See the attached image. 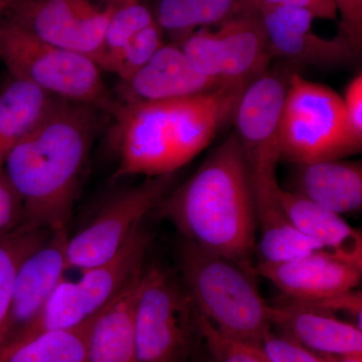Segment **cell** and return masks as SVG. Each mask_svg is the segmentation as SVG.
Listing matches in <instances>:
<instances>
[{"label": "cell", "instance_id": "obj_1", "mask_svg": "<svg viewBox=\"0 0 362 362\" xmlns=\"http://www.w3.org/2000/svg\"><path fill=\"white\" fill-rule=\"evenodd\" d=\"M103 115L89 105L57 98L7 154L2 169L23 204V223L47 232L66 230Z\"/></svg>", "mask_w": 362, "mask_h": 362}, {"label": "cell", "instance_id": "obj_2", "mask_svg": "<svg viewBox=\"0 0 362 362\" xmlns=\"http://www.w3.org/2000/svg\"><path fill=\"white\" fill-rule=\"evenodd\" d=\"M156 209L185 240L254 271L256 199L235 133Z\"/></svg>", "mask_w": 362, "mask_h": 362}, {"label": "cell", "instance_id": "obj_3", "mask_svg": "<svg viewBox=\"0 0 362 362\" xmlns=\"http://www.w3.org/2000/svg\"><path fill=\"white\" fill-rule=\"evenodd\" d=\"M178 261L197 314L225 337L259 346L271 331V305L259 294L254 271L185 240Z\"/></svg>", "mask_w": 362, "mask_h": 362}, {"label": "cell", "instance_id": "obj_4", "mask_svg": "<svg viewBox=\"0 0 362 362\" xmlns=\"http://www.w3.org/2000/svg\"><path fill=\"white\" fill-rule=\"evenodd\" d=\"M114 121L115 178L175 173L202 151L194 96L123 105Z\"/></svg>", "mask_w": 362, "mask_h": 362}, {"label": "cell", "instance_id": "obj_5", "mask_svg": "<svg viewBox=\"0 0 362 362\" xmlns=\"http://www.w3.org/2000/svg\"><path fill=\"white\" fill-rule=\"evenodd\" d=\"M0 59L8 75L28 81L52 97L89 105L112 120L122 110L94 59L49 44L7 18H0Z\"/></svg>", "mask_w": 362, "mask_h": 362}, {"label": "cell", "instance_id": "obj_6", "mask_svg": "<svg viewBox=\"0 0 362 362\" xmlns=\"http://www.w3.org/2000/svg\"><path fill=\"white\" fill-rule=\"evenodd\" d=\"M281 160L293 165L361 151L347 125L342 97L329 87L289 76L280 125Z\"/></svg>", "mask_w": 362, "mask_h": 362}, {"label": "cell", "instance_id": "obj_7", "mask_svg": "<svg viewBox=\"0 0 362 362\" xmlns=\"http://www.w3.org/2000/svg\"><path fill=\"white\" fill-rule=\"evenodd\" d=\"M288 82L289 77L269 68L247 86L233 114L235 133L254 188L258 220L281 209L277 170Z\"/></svg>", "mask_w": 362, "mask_h": 362}, {"label": "cell", "instance_id": "obj_8", "mask_svg": "<svg viewBox=\"0 0 362 362\" xmlns=\"http://www.w3.org/2000/svg\"><path fill=\"white\" fill-rule=\"evenodd\" d=\"M197 312L180 277L158 265L143 267L134 306L136 362H185Z\"/></svg>", "mask_w": 362, "mask_h": 362}, {"label": "cell", "instance_id": "obj_9", "mask_svg": "<svg viewBox=\"0 0 362 362\" xmlns=\"http://www.w3.org/2000/svg\"><path fill=\"white\" fill-rule=\"evenodd\" d=\"M175 180V173L150 176L112 194L87 225L69 235V269L84 271L111 259L170 192Z\"/></svg>", "mask_w": 362, "mask_h": 362}, {"label": "cell", "instance_id": "obj_10", "mask_svg": "<svg viewBox=\"0 0 362 362\" xmlns=\"http://www.w3.org/2000/svg\"><path fill=\"white\" fill-rule=\"evenodd\" d=\"M112 0H23L7 20L40 40L98 61Z\"/></svg>", "mask_w": 362, "mask_h": 362}, {"label": "cell", "instance_id": "obj_11", "mask_svg": "<svg viewBox=\"0 0 362 362\" xmlns=\"http://www.w3.org/2000/svg\"><path fill=\"white\" fill-rule=\"evenodd\" d=\"M68 240L66 228L49 233L21 262L14 279L0 356L11 349L35 322L52 292L65 279V272L69 270Z\"/></svg>", "mask_w": 362, "mask_h": 362}, {"label": "cell", "instance_id": "obj_12", "mask_svg": "<svg viewBox=\"0 0 362 362\" xmlns=\"http://www.w3.org/2000/svg\"><path fill=\"white\" fill-rule=\"evenodd\" d=\"M258 16L274 57L290 63L329 68L351 64L361 54L341 32L331 40L316 35L315 18L305 9L281 6L261 11Z\"/></svg>", "mask_w": 362, "mask_h": 362}, {"label": "cell", "instance_id": "obj_13", "mask_svg": "<svg viewBox=\"0 0 362 362\" xmlns=\"http://www.w3.org/2000/svg\"><path fill=\"white\" fill-rule=\"evenodd\" d=\"M254 274L270 281L284 299L306 303L356 289L362 270L320 250L283 263L259 262L254 266Z\"/></svg>", "mask_w": 362, "mask_h": 362}, {"label": "cell", "instance_id": "obj_14", "mask_svg": "<svg viewBox=\"0 0 362 362\" xmlns=\"http://www.w3.org/2000/svg\"><path fill=\"white\" fill-rule=\"evenodd\" d=\"M221 86L199 73L175 42L164 44L126 80L119 81L115 97L122 105L183 99Z\"/></svg>", "mask_w": 362, "mask_h": 362}, {"label": "cell", "instance_id": "obj_15", "mask_svg": "<svg viewBox=\"0 0 362 362\" xmlns=\"http://www.w3.org/2000/svg\"><path fill=\"white\" fill-rule=\"evenodd\" d=\"M270 321L286 337L316 354H362L361 328L334 314L284 299L271 306Z\"/></svg>", "mask_w": 362, "mask_h": 362}, {"label": "cell", "instance_id": "obj_16", "mask_svg": "<svg viewBox=\"0 0 362 362\" xmlns=\"http://www.w3.org/2000/svg\"><path fill=\"white\" fill-rule=\"evenodd\" d=\"M286 190L340 216L357 213L362 206L361 161L334 159L297 164Z\"/></svg>", "mask_w": 362, "mask_h": 362}, {"label": "cell", "instance_id": "obj_17", "mask_svg": "<svg viewBox=\"0 0 362 362\" xmlns=\"http://www.w3.org/2000/svg\"><path fill=\"white\" fill-rule=\"evenodd\" d=\"M223 58V85H247L268 70L274 58L258 14H235L216 30Z\"/></svg>", "mask_w": 362, "mask_h": 362}, {"label": "cell", "instance_id": "obj_18", "mask_svg": "<svg viewBox=\"0 0 362 362\" xmlns=\"http://www.w3.org/2000/svg\"><path fill=\"white\" fill-rule=\"evenodd\" d=\"M279 206L293 225L326 251L362 270V235L340 214L317 206L294 192L279 188Z\"/></svg>", "mask_w": 362, "mask_h": 362}, {"label": "cell", "instance_id": "obj_19", "mask_svg": "<svg viewBox=\"0 0 362 362\" xmlns=\"http://www.w3.org/2000/svg\"><path fill=\"white\" fill-rule=\"evenodd\" d=\"M141 272L93 319L85 362H136L134 306Z\"/></svg>", "mask_w": 362, "mask_h": 362}, {"label": "cell", "instance_id": "obj_20", "mask_svg": "<svg viewBox=\"0 0 362 362\" xmlns=\"http://www.w3.org/2000/svg\"><path fill=\"white\" fill-rule=\"evenodd\" d=\"M57 98L9 75L0 87V169L11 149L47 115Z\"/></svg>", "mask_w": 362, "mask_h": 362}, {"label": "cell", "instance_id": "obj_21", "mask_svg": "<svg viewBox=\"0 0 362 362\" xmlns=\"http://www.w3.org/2000/svg\"><path fill=\"white\" fill-rule=\"evenodd\" d=\"M237 0H154V21L173 42L180 44L199 28L221 23L232 16Z\"/></svg>", "mask_w": 362, "mask_h": 362}, {"label": "cell", "instance_id": "obj_22", "mask_svg": "<svg viewBox=\"0 0 362 362\" xmlns=\"http://www.w3.org/2000/svg\"><path fill=\"white\" fill-rule=\"evenodd\" d=\"M93 319L71 329L49 331L30 338L4 352L0 362H85Z\"/></svg>", "mask_w": 362, "mask_h": 362}, {"label": "cell", "instance_id": "obj_23", "mask_svg": "<svg viewBox=\"0 0 362 362\" xmlns=\"http://www.w3.org/2000/svg\"><path fill=\"white\" fill-rule=\"evenodd\" d=\"M261 237L256 244L259 263L278 264L324 250L293 225L282 209L258 221Z\"/></svg>", "mask_w": 362, "mask_h": 362}, {"label": "cell", "instance_id": "obj_24", "mask_svg": "<svg viewBox=\"0 0 362 362\" xmlns=\"http://www.w3.org/2000/svg\"><path fill=\"white\" fill-rule=\"evenodd\" d=\"M51 232L23 225L0 235V352L6 338L14 279L23 259Z\"/></svg>", "mask_w": 362, "mask_h": 362}, {"label": "cell", "instance_id": "obj_25", "mask_svg": "<svg viewBox=\"0 0 362 362\" xmlns=\"http://www.w3.org/2000/svg\"><path fill=\"white\" fill-rule=\"evenodd\" d=\"M112 13L105 33L98 66L106 71L116 54L140 30L154 21L151 8L142 0H112Z\"/></svg>", "mask_w": 362, "mask_h": 362}, {"label": "cell", "instance_id": "obj_26", "mask_svg": "<svg viewBox=\"0 0 362 362\" xmlns=\"http://www.w3.org/2000/svg\"><path fill=\"white\" fill-rule=\"evenodd\" d=\"M164 35L160 26L153 21L124 45L106 71L116 75L119 81L130 78L165 44Z\"/></svg>", "mask_w": 362, "mask_h": 362}, {"label": "cell", "instance_id": "obj_27", "mask_svg": "<svg viewBox=\"0 0 362 362\" xmlns=\"http://www.w3.org/2000/svg\"><path fill=\"white\" fill-rule=\"evenodd\" d=\"M177 45L195 70L223 85V58L216 30L199 28Z\"/></svg>", "mask_w": 362, "mask_h": 362}, {"label": "cell", "instance_id": "obj_28", "mask_svg": "<svg viewBox=\"0 0 362 362\" xmlns=\"http://www.w3.org/2000/svg\"><path fill=\"white\" fill-rule=\"evenodd\" d=\"M197 322L199 337L206 342L214 362H271L259 345L225 337L199 314Z\"/></svg>", "mask_w": 362, "mask_h": 362}, {"label": "cell", "instance_id": "obj_29", "mask_svg": "<svg viewBox=\"0 0 362 362\" xmlns=\"http://www.w3.org/2000/svg\"><path fill=\"white\" fill-rule=\"evenodd\" d=\"M281 6L299 7L310 13L314 18L322 20H335L338 13L334 0H237L232 16L258 14Z\"/></svg>", "mask_w": 362, "mask_h": 362}, {"label": "cell", "instance_id": "obj_30", "mask_svg": "<svg viewBox=\"0 0 362 362\" xmlns=\"http://www.w3.org/2000/svg\"><path fill=\"white\" fill-rule=\"evenodd\" d=\"M259 347L271 362H324L320 354L286 335L280 337L272 331L264 337Z\"/></svg>", "mask_w": 362, "mask_h": 362}, {"label": "cell", "instance_id": "obj_31", "mask_svg": "<svg viewBox=\"0 0 362 362\" xmlns=\"http://www.w3.org/2000/svg\"><path fill=\"white\" fill-rule=\"evenodd\" d=\"M25 221L23 204L4 169H0V235L16 230Z\"/></svg>", "mask_w": 362, "mask_h": 362}, {"label": "cell", "instance_id": "obj_32", "mask_svg": "<svg viewBox=\"0 0 362 362\" xmlns=\"http://www.w3.org/2000/svg\"><path fill=\"white\" fill-rule=\"evenodd\" d=\"M293 302V301H292ZM300 303V302H296ZM312 307V308L319 309L328 312V313L335 314L337 312L349 314L356 320V326L361 329V316H362V296L361 292L354 289L351 291L340 293V294L333 295V296L324 298L318 301L306 302V303H300Z\"/></svg>", "mask_w": 362, "mask_h": 362}, {"label": "cell", "instance_id": "obj_33", "mask_svg": "<svg viewBox=\"0 0 362 362\" xmlns=\"http://www.w3.org/2000/svg\"><path fill=\"white\" fill-rule=\"evenodd\" d=\"M337 13L341 16L340 32L361 52L362 45V0H334Z\"/></svg>", "mask_w": 362, "mask_h": 362}, {"label": "cell", "instance_id": "obj_34", "mask_svg": "<svg viewBox=\"0 0 362 362\" xmlns=\"http://www.w3.org/2000/svg\"><path fill=\"white\" fill-rule=\"evenodd\" d=\"M345 115L352 138L362 145V75L356 76L347 86L344 96Z\"/></svg>", "mask_w": 362, "mask_h": 362}, {"label": "cell", "instance_id": "obj_35", "mask_svg": "<svg viewBox=\"0 0 362 362\" xmlns=\"http://www.w3.org/2000/svg\"><path fill=\"white\" fill-rule=\"evenodd\" d=\"M324 362H362V354H343V356H331L320 354Z\"/></svg>", "mask_w": 362, "mask_h": 362}, {"label": "cell", "instance_id": "obj_36", "mask_svg": "<svg viewBox=\"0 0 362 362\" xmlns=\"http://www.w3.org/2000/svg\"><path fill=\"white\" fill-rule=\"evenodd\" d=\"M23 0H0V18H7L13 14Z\"/></svg>", "mask_w": 362, "mask_h": 362}]
</instances>
